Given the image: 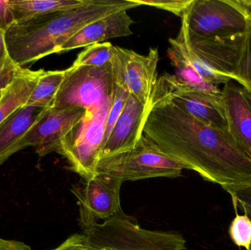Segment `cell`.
Listing matches in <instances>:
<instances>
[{"label": "cell", "instance_id": "5b68a950", "mask_svg": "<svg viewBox=\"0 0 251 250\" xmlns=\"http://www.w3.org/2000/svg\"><path fill=\"white\" fill-rule=\"evenodd\" d=\"M184 167L165 154L146 135H142L132 149L102 157L99 160L97 173L125 182L154 178L181 176Z\"/></svg>", "mask_w": 251, "mask_h": 250}, {"label": "cell", "instance_id": "6da1fadb", "mask_svg": "<svg viewBox=\"0 0 251 250\" xmlns=\"http://www.w3.org/2000/svg\"><path fill=\"white\" fill-rule=\"evenodd\" d=\"M143 134L184 169L223 189L251 185V159L228 129L211 127L178 108L159 82L152 92Z\"/></svg>", "mask_w": 251, "mask_h": 250}, {"label": "cell", "instance_id": "277c9868", "mask_svg": "<svg viewBox=\"0 0 251 250\" xmlns=\"http://www.w3.org/2000/svg\"><path fill=\"white\" fill-rule=\"evenodd\" d=\"M82 231L88 250H186L179 233L143 228L126 214Z\"/></svg>", "mask_w": 251, "mask_h": 250}, {"label": "cell", "instance_id": "3957f363", "mask_svg": "<svg viewBox=\"0 0 251 250\" xmlns=\"http://www.w3.org/2000/svg\"><path fill=\"white\" fill-rule=\"evenodd\" d=\"M179 32L169 38L193 68L206 82L226 85L235 81L244 33L202 37L193 33L183 15Z\"/></svg>", "mask_w": 251, "mask_h": 250}, {"label": "cell", "instance_id": "8fae6325", "mask_svg": "<svg viewBox=\"0 0 251 250\" xmlns=\"http://www.w3.org/2000/svg\"><path fill=\"white\" fill-rule=\"evenodd\" d=\"M86 114L79 107L47 108L22 140L24 148L33 147L39 157L56 152L60 140Z\"/></svg>", "mask_w": 251, "mask_h": 250}, {"label": "cell", "instance_id": "2e32d148", "mask_svg": "<svg viewBox=\"0 0 251 250\" xmlns=\"http://www.w3.org/2000/svg\"><path fill=\"white\" fill-rule=\"evenodd\" d=\"M46 109L23 106L0 123V165L24 149V137Z\"/></svg>", "mask_w": 251, "mask_h": 250}, {"label": "cell", "instance_id": "ba28073f", "mask_svg": "<svg viewBox=\"0 0 251 250\" xmlns=\"http://www.w3.org/2000/svg\"><path fill=\"white\" fill-rule=\"evenodd\" d=\"M122 184L123 182L116 178L97 173L82 186L73 188L82 230L100 223V220L103 223L125 214L121 205Z\"/></svg>", "mask_w": 251, "mask_h": 250}, {"label": "cell", "instance_id": "5bb4252c", "mask_svg": "<svg viewBox=\"0 0 251 250\" xmlns=\"http://www.w3.org/2000/svg\"><path fill=\"white\" fill-rule=\"evenodd\" d=\"M222 102L228 131L239 146L251 159V110L243 87L234 81L224 85Z\"/></svg>", "mask_w": 251, "mask_h": 250}, {"label": "cell", "instance_id": "603a6c76", "mask_svg": "<svg viewBox=\"0 0 251 250\" xmlns=\"http://www.w3.org/2000/svg\"><path fill=\"white\" fill-rule=\"evenodd\" d=\"M229 235L231 240L239 248L251 250V220L245 214L238 213L231 222L229 227Z\"/></svg>", "mask_w": 251, "mask_h": 250}, {"label": "cell", "instance_id": "e0dca14e", "mask_svg": "<svg viewBox=\"0 0 251 250\" xmlns=\"http://www.w3.org/2000/svg\"><path fill=\"white\" fill-rule=\"evenodd\" d=\"M44 70L20 68L0 98V123L25 105Z\"/></svg>", "mask_w": 251, "mask_h": 250}, {"label": "cell", "instance_id": "4fadbf2b", "mask_svg": "<svg viewBox=\"0 0 251 250\" xmlns=\"http://www.w3.org/2000/svg\"><path fill=\"white\" fill-rule=\"evenodd\" d=\"M150 101L145 104L128 93L123 110L101 151L100 159L132 149L143 135Z\"/></svg>", "mask_w": 251, "mask_h": 250}, {"label": "cell", "instance_id": "30bf717a", "mask_svg": "<svg viewBox=\"0 0 251 250\" xmlns=\"http://www.w3.org/2000/svg\"><path fill=\"white\" fill-rule=\"evenodd\" d=\"M170 99L178 108L199 121L217 129H228L221 95L190 89L176 75L165 73L158 78Z\"/></svg>", "mask_w": 251, "mask_h": 250}, {"label": "cell", "instance_id": "52a82bcc", "mask_svg": "<svg viewBox=\"0 0 251 250\" xmlns=\"http://www.w3.org/2000/svg\"><path fill=\"white\" fill-rule=\"evenodd\" d=\"M113 96L94 114H85L84 118L60 140L56 151L66 159L69 168L85 181L97 173Z\"/></svg>", "mask_w": 251, "mask_h": 250}, {"label": "cell", "instance_id": "d4e9b609", "mask_svg": "<svg viewBox=\"0 0 251 250\" xmlns=\"http://www.w3.org/2000/svg\"><path fill=\"white\" fill-rule=\"evenodd\" d=\"M232 198L234 205L240 204L245 214L251 213V185L237 188H226L224 189Z\"/></svg>", "mask_w": 251, "mask_h": 250}, {"label": "cell", "instance_id": "4dcf8cb0", "mask_svg": "<svg viewBox=\"0 0 251 250\" xmlns=\"http://www.w3.org/2000/svg\"><path fill=\"white\" fill-rule=\"evenodd\" d=\"M243 92H244L245 97H246V101H247L248 104H249V107H250L251 110V92L248 91L247 90L244 89L243 88Z\"/></svg>", "mask_w": 251, "mask_h": 250}, {"label": "cell", "instance_id": "cb8c5ba5", "mask_svg": "<svg viewBox=\"0 0 251 250\" xmlns=\"http://www.w3.org/2000/svg\"><path fill=\"white\" fill-rule=\"evenodd\" d=\"M139 5L149 6L167 10L182 17L193 0H133Z\"/></svg>", "mask_w": 251, "mask_h": 250}, {"label": "cell", "instance_id": "8992f818", "mask_svg": "<svg viewBox=\"0 0 251 250\" xmlns=\"http://www.w3.org/2000/svg\"><path fill=\"white\" fill-rule=\"evenodd\" d=\"M65 70L53 108L79 107L86 110V114H92L114 95L117 74L113 63L101 67L72 65Z\"/></svg>", "mask_w": 251, "mask_h": 250}, {"label": "cell", "instance_id": "9a60e30c", "mask_svg": "<svg viewBox=\"0 0 251 250\" xmlns=\"http://www.w3.org/2000/svg\"><path fill=\"white\" fill-rule=\"evenodd\" d=\"M134 23L126 10H120L101 18L81 29L69 38L57 53L87 47L110 38L132 35L131 26Z\"/></svg>", "mask_w": 251, "mask_h": 250}, {"label": "cell", "instance_id": "7c38bea8", "mask_svg": "<svg viewBox=\"0 0 251 250\" xmlns=\"http://www.w3.org/2000/svg\"><path fill=\"white\" fill-rule=\"evenodd\" d=\"M116 57L126 88L130 94L149 104L157 82V48H151L146 55L116 46Z\"/></svg>", "mask_w": 251, "mask_h": 250}, {"label": "cell", "instance_id": "ac0fdd59", "mask_svg": "<svg viewBox=\"0 0 251 250\" xmlns=\"http://www.w3.org/2000/svg\"><path fill=\"white\" fill-rule=\"evenodd\" d=\"M9 1L16 23L75 8L83 4L86 0H9Z\"/></svg>", "mask_w": 251, "mask_h": 250}, {"label": "cell", "instance_id": "83f0119b", "mask_svg": "<svg viewBox=\"0 0 251 250\" xmlns=\"http://www.w3.org/2000/svg\"><path fill=\"white\" fill-rule=\"evenodd\" d=\"M15 23L10 1L9 0H0V29L6 32Z\"/></svg>", "mask_w": 251, "mask_h": 250}, {"label": "cell", "instance_id": "ffe728a7", "mask_svg": "<svg viewBox=\"0 0 251 250\" xmlns=\"http://www.w3.org/2000/svg\"><path fill=\"white\" fill-rule=\"evenodd\" d=\"M66 70L44 71L25 106L50 108L64 79Z\"/></svg>", "mask_w": 251, "mask_h": 250}, {"label": "cell", "instance_id": "7402d4cb", "mask_svg": "<svg viewBox=\"0 0 251 250\" xmlns=\"http://www.w3.org/2000/svg\"><path fill=\"white\" fill-rule=\"evenodd\" d=\"M234 82L251 92V14L246 16V27Z\"/></svg>", "mask_w": 251, "mask_h": 250}, {"label": "cell", "instance_id": "f1b7e54d", "mask_svg": "<svg viewBox=\"0 0 251 250\" xmlns=\"http://www.w3.org/2000/svg\"><path fill=\"white\" fill-rule=\"evenodd\" d=\"M0 250H32L29 245L20 241L0 237Z\"/></svg>", "mask_w": 251, "mask_h": 250}, {"label": "cell", "instance_id": "d6986e66", "mask_svg": "<svg viewBox=\"0 0 251 250\" xmlns=\"http://www.w3.org/2000/svg\"><path fill=\"white\" fill-rule=\"evenodd\" d=\"M168 55L176 70V76L190 89L214 95H221L220 85H214L205 81L193 68L187 59L178 51L175 45L169 42Z\"/></svg>", "mask_w": 251, "mask_h": 250}, {"label": "cell", "instance_id": "9c48e42d", "mask_svg": "<svg viewBox=\"0 0 251 250\" xmlns=\"http://www.w3.org/2000/svg\"><path fill=\"white\" fill-rule=\"evenodd\" d=\"M189 29L202 37L244 33L246 16L234 0H193L184 14Z\"/></svg>", "mask_w": 251, "mask_h": 250}, {"label": "cell", "instance_id": "7a4b0ae2", "mask_svg": "<svg viewBox=\"0 0 251 250\" xmlns=\"http://www.w3.org/2000/svg\"><path fill=\"white\" fill-rule=\"evenodd\" d=\"M133 0H86L79 7L16 22L5 32L9 56L24 68L57 53L72 36L108 15L138 7Z\"/></svg>", "mask_w": 251, "mask_h": 250}, {"label": "cell", "instance_id": "44dd1931", "mask_svg": "<svg viewBox=\"0 0 251 250\" xmlns=\"http://www.w3.org/2000/svg\"><path fill=\"white\" fill-rule=\"evenodd\" d=\"M116 56V46L109 42L99 43L85 47L78 54L73 66L101 67L113 63Z\"/></svg>", "mask_w": 251, "mask_h": 250}, {"label": "cell", "instance_id": "f546056e", "mask_svg": "<svg viewBox=\"0 0 251 250\" xmlns=\"http://www.w3.org/2000/svg\"><path fill=\"white\" fill-rule=\"evenodd\" d=\"M16 72L15 73H5V74L0 75V92L4 91V90L10 85V82L14 78Z\"/></svg>", "mask_w": 251, "mask_h": 250}, {"label": "cell", "instance_id": "836d02e7", "mask_svg": "<svg viewBox=\"0 0 251 250\" xmlns=\"http://www.w3.org/2000/svg\"></svg>", "mask_w": 251, "mask_h": 250}, {"label": "cell", "instance_id": "d6a6232c", "mask_svg": "<svg viewBox=\"0 0 251 250\" xmlns=\"http://www.w3.org/2000/svg\"><path fill=\"white\" fill-rule=\"evenodd\" d=\"M2 92H3V91H2ZM2 92H0V98H1V93H2Z\"/></svg>", "mask_w": 251, "mask_h": 250}, {"label": "cell", "instance_id": "1f68e13d", "mask_svg": "<svg viewBox=\"0 0 251 250\" xmlns=\"http://www.w3.org/2000/svg\"><path fill=\"white\" fill-rule=\"evenodd\" d=\"M248 216H249V217H250L251 220V213H249V214H246Z\"/></svg>", "mask_w": 251, "mask_h": 250}, {"label": "cell", "instance_id": "484cf974", "mask_svg": "<svg viewBox=\"0 0 251 250\" xmlns=\"http://www.w3.org/2000/svg\"><path fill=\"white\" fill-rule=\"evenodd\" d=\"M20 68L10 59L6 45L5 32L0 29V75L15 73Z\"/></svg>", "mask_w": 251, "mask_h": 250}, {"label": "cell", "instance_id": "4316f807", "mask_svg": "<svg viewBox=\"0 0 251 250\" xmlns=\"http://www.w3.org/2000/svg\"><path fill=\"white\" fill-rule=\"evenodd\" d=\"M50 250H88L83 233H75L69 236L61 245Z\"/></svg>", "mask_w": 251, "mask_h": 250}]
</instances>
